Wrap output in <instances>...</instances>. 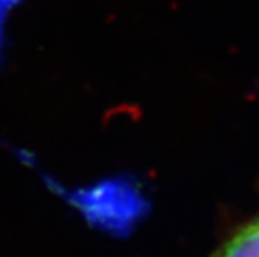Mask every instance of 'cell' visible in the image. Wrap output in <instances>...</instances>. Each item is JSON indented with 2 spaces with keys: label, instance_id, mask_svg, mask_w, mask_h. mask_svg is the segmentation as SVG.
Masks as SVG:
<instances>
[{
  "label": "cell",
  "instance_id": "cell-1",
  "mask_svg": "<svg viewBox=\"0 0 259 257\" xmlns=\"http://www.w3.org/2000/svg\"><path fill=\"white\" fill-rule=\"evenodd\" d=\"M207 257H259V211Z\"/></svg>",
  "mask_w": 259,
  "mask_h": 257
}]
</instances>
